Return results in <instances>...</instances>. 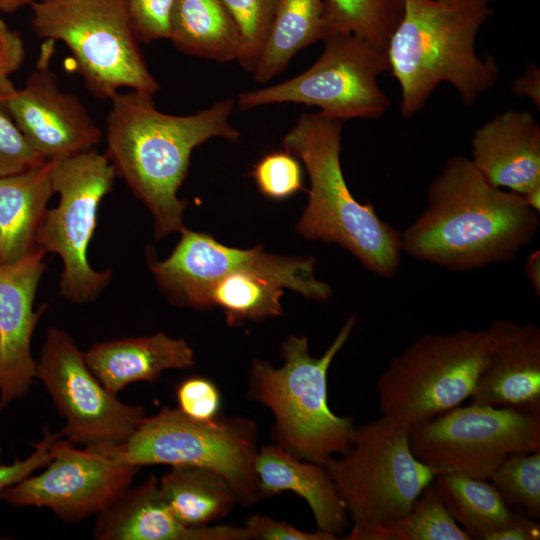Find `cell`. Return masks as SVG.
<instances>
[{"label": "cell", "instance_id": "1", "mask_svg": "<svg viewBox=\"0 0 540 540\" xmlns=\"http://www.w3.org/2000/svg\"><path fill=\"white\" fill-rule=\"evenodd\" d=\"M523 196L491 186L462 155L449 157L427 190V206L400 233L401 250L450 271L513 261L540 218Z\"/></svg>", "mask_w": 540, "mask_h": 540}, {"label": "cell", "instance_id": "2", "mask_svg": "<svg viewBox=\"0 0 540 540\" xmlns=\"http://www.w3.org/2000/svg\"><path fill=\"white\" fill-rule=\"evenodd\" d=\"M152 97L130 90L110 99L105 153L116 176L150 211L154 236L160 240L185 228L183 214L188 203L177 193L192 151L214 137L237 141L240 132L230 122L233 99L181 116L159 111Z\"/></svg>", "mask_w": 540, "mask_h": 540}, {"label": "cell", "instance_id": "3", "mask_svg": "<svg viewBox=\"0 0 540 540\" xmlns=\"http://www.w3.org/2000/svg\"><path fill=\"white\" fill-rule=\"evenodd\" d=\"M496 0H404V11L388 46L390 72L401 90L400 110L410 118L423 109L435 89L450 84L467 106L499 79L491 55L481 58L478 32Z\"/></svg>", "mask_w": 540, "mask_h": 540}, {"label": "cell", "instance_id": "4", "mask_svg": "<svg viewBox=\"0 0 540 540\" xmlns=\"http://www.w3.org/2000/svg\"><path fill=\"white\" fill-rule=\"evenodd\" d=\"M343 121L306 113L283 137L284 149L304 164L310 179L308 203L296 225L304 238L334 243L382 278H393L401 260L400 232L374 206L359 203L343 176Z\"/></svg>", "mask_w": 540, "mask_h": 540}, {"label": "cell", "instance_id": "5", "mask_svg": "<svg viewBox=\"0 0 540 540\" xmlns=\"http://www.w3.org/2000/svg\"><path fill=\"white\" fill-rule=\"evenodd\" d=\"M356 321L354 315L346 320L321 357L310 355L306 337L290 336L281 346L280 368L262 360L252 362L250 392L273 413L278 445L300 459L325 466L353 444L357 427L352 417L330 409L327 379Z\"/></svg>", "mask_w": 540, "mask_h": 540}, {"label": "cell", "instance_id": "6", "mask_svg": "<svg viewBox=\"0 0 540 540\" xmlns=\"http://www.w3.org/2000/svg\"><path fill=\"white\" fill-rule=\"evenodd\" d=\"M31 27L38 38L60 41L91 94L111 99L122 88L154 95L150 72L126 0H35Z\"/></svg>", "mask_w": 540, "mask_h": 540}, {"label": "cell", "instance_id": "7", "mask_svg": "<svg viewBox=\"0 0 540 540\" xmlns=\"http://www.w3.org/2000/svg\"><path fill=\"white\" fill-rule=\"evenodd\" d=\"M485 329L424 334L394 356L379 376V409L410 429L470 399L486 362Z\"/></svg>", "mask_w": 540, "mask_h": 540}, {"label": "cell", "instance_id": "8", "mask_svg": "<svg viewBox=\"0 0 540 540\" xmlns=\"http://www.w3.org/2000/svg\"><path fill=\"white\" fill-rule=\"evenodd\" d=\"M121 461L135 466L191 465L223 476L239 504L249 507L261 497L255 462V423L244 417L217 416L201 421L178 408L163 407L145 416L133 435L110 448Z\"/></svg>", "mask_w": 540, "mask_h": 540}, {"label": "cell", "instance_id": "9", "mask_svg": "<svg viewBox=\"0 0 540 540\" xmlns=\"http://www.w3.org/2000/svg\"><path fill=\"white\" fill-rule=\"evenodd\" d=\"M353 526L408 513L436 471L418 460L410 428L382 415L356 428L352 446L325 465Z\"/></svg>", "mask_w": 540, "mask_h": 540}, {"label": "cell", "instance_id": "10", "mask_svg": "<svg viewBox=\"0 0 540 540\" xmlns=\"http://www.w3.org/2000/svg\"><path fill=\"white\" fill-rule=\"evenodd\" d=\"M115 170L96 148L55 160L56 207L48 208L35 237L36 248L63 262L59 293L75 304L94 301L108 286L112 270H95L87 254L102 199L110 192Z\"/></svg>", "mask_w": 540, "mask_h": 540}, {"label": "cell", "instance_id": "11", "mask_svg": "<svg viewBox=\"0 0 540 540\" xmlns=\"http://www.w3.org/2000/svg\"><path fill=\"white\" fill-rule=\"evenodd\" d=\"M322 40L323 52L312 66L287 81L240 93V109L299 103L341 121L383 116L390 101L378 78L390 70L388 52L350 33Z\"/></svg>", "mask_w": 540, "mask_h": 540}, {"label": "cell", "instance_id": "12", "mask_svg": "<svg viewBox=\"0 0 540 540\" xmlns=\"http://www.w3.org/2000/svg\"><path fill=\"white\" fill-rule=\"evenodd\" d=\"M165 260H158L147 247V263L161 291L181 307L203 309L210 287L235 272H250L317 301L328 300L331 287L316 279L313 257L269 254L261 246L237 249L223 245L207 233L186 228Z\"/></svg>", "mask_w": 540, "mask_h": 540}, {"label": "cell", "instance_id": "13", "mask_svg": "<svg viewBox=\"0 0 540 540\" xmlns=\"http://www.w3.org/2000/svg\"><path fill=\"white\" fill-rule=\"evenodd\" d=\"M410 445L436 474L488 480L510 454L540 449V417L469 403L411 428Z\"/></svg>", "mask_w": 540, "mask_h": 540}, {"label": "cell", "instance_id": "14", "mask_svg": "<svg viewBox=\"0 0 540 540\" xmlns=\"http://www.w3.org/2000/svg\"><path fill=\"white\" fill-rule=\"evenodd\" d=\"M36 379L64 418L62 436L76 445L119 446L146 416L144 407L124 403L105 388L74 338L61 328L51 326L46 331L36 360Z\"/></svg>", "mask_w": 540, "mask_h": 540}, {"label": "cell", "instance_id": "15", "mask_svg": "<svg viewBox=\"0 0 540 540\" xmlns=\"http://www.w3.org/2000/svg\"><path fill=\"white\" fill-rule=\"evenodd\" d=\"M139 467L109 448L84 447L60 436L41 473L6 488L2 499L16 507H42L68 522L98 515L132 484Z\"/></svg>", "mask_w": 540, "mask_h": 540}, {"label": "cell", "instance_id": "16", "mask_svg": "<svg viewBox=\"0 0 540 540\" xmlns=\"http://www.w3.org/2000/svg\"><path fill=\"white\" fill-rule=\"evenodd\" d=\"M54 43L45 40L25 85L2 102L33 148L47 161L93 149L102 139V130L78 97L59 88L49 68Z\"/></svg>", "mask_w": 540, "mask_h": 540}, {"label": "cell", "instance_id": "17", "mask_svg": "<svg viewBox=\"0 0 540 540\" xmlns=\"http://www.w3.org/2000/svg\"><path fill=\"white\" fill-rule=\"evenodd\" d=\"M46 254L36 248L24 258L0 262V407L25 398L36 379L31 339L47 305L34 300L46 269Z\"/></svg>", "mask_w": 540, "mask_h": 540}, {"label": "cell", "instance_id": "18", "mask_svg": "<svg viewBox=\"0 0 540 540\" xmlns=\"http://www.w3.org/2000/svg\"><path fill=\"white\" fill-rule=\"evenodd\" d=\"M489 352L470 403L540 417V330L495 319L485 329Z\"/></svg>", "mask_w": 540, "mask_h": 540}, {"label": "cell", "instance_id": "19", "mask_svg": "<svg viewBox=\"0 0 540 540\" xmlns=\"http://www.w3.org/2000/svg\"><path fill=\"white\" fill-rule=\"evenodd\" d=\"M469 159L493 187L521 196L540 190V126L527 111L498 113L475 130Z\"/></svg>", "mask_w": 540, "mask_h": 540}, {"label": "cell", "instance_id": "20", "mask_svg": "<svg viewBox=\"0 0 540 540\" xmlns=\"http://www.w3.org/2000/svg\"><path fill=\"white\" fill-rule=\"evenodd\" d=\"M96 517L93 537L98 540H249L244 527L181 523L163 500L153 475L130 486Z\"/></svg>", "mask_w": 540, "mask_h": 540}, {"label": "cell", "instance_id": "21", "mask_svg": "<svg viewBox=\"0 0 540 540\" xmlns=\"http://www.w3.org/2000/svg\"><path fill=\"white\" fill-rule=\"evenodd\" d=\"M84 355L91 371L116 395L132 383L154 382L166 370L187 369L194 364L189 344L162 332L98 342Z\"/></svg>", "mask_w": 540, "mask_h": 540}, {"label": "cell", "instance_id": "22", "mask_svg": "<svg viewBox=\"0 0 540 540\" xmlns=\"http://www.w3.org/2000/svg\"><path fill=\"white\" fill-rule=\"evenodd\" d=\"M255 471L262 497L292 491L311 508L318 531L338 538L348 528L349 515L325 466L300 459L277 444L258 450Z\"/></svg>", "mask_w": 540, "mask_h": 540}, {"label": "cell", "instance_id": "23", "mask_svg": "<svg viewBox=\"0 0 540 540\" xmlns=\"http://www.w3.org/2000/svg\"><path fill=\"white\" fill-rule=\"evenodd\" d=\"M55 160L0 177V262H16L36 249L35 237L48 209Z\"/></svg>", "mask_w": 540, "mask_h": 540}, {"label": "cell", "instance_id": "24", "mask_svg": "<svg viewBox=\"0 0 540 540\" xmlns=\"http://www.w3.org/2000/svg\"><path fill=\"white\" fill-rule=\"evenodd\" d=\"M168 39L183 53L219 63L237 61L241 50L222 0H174Z\"/></svg>", "mask_w": 540, "mask_h": 540}, {"label": "cell", "instance_id": "25", "mask_svg": "<svg viewBox=\"0 0 540 540\" xmlns=\"http://www.w3.org/2000/svg\"><path fill=\"white\" fill-rule=\"evenodd\" d=\"M158 482L163 500L186 526L224 518L238 503L226 479L207 468L174 465Z\"/></svg>", "mask_w": 540, "mask_h": 540}, {"label": "cell", "instance_id": "26", "mask_svg": "<svg viewBox=\"0 0 540 540\" xmlns=\"http://www.w3.org/2000/svg\"><path fill=\"white\" fill-rule=\"evenodd\" d=\"M433 483L452 518L470 539L492 540L516 516L487 479L440 472Z\"/></svg>", "mask_w": 540, "mask_h": 540}, {"label": "cell", "instance_id": "27", "mask_svg": "<svg viewBox=\"0 0 540 540\" xmlns=\"http://www.w3.org/2000/svg\"><path fill=\"white\" fill-rule=\"evenodd\" d=\"M324 36L323 0H278L273 21L252 77L266 83L284 71L302 49Z\"/></svg>", "mask_w": 540, "mask_h": 540}, {"label": "cell", "instance_id": "28", "mask_svg": "<svg viewBox=\"0 0 540 540\" xmlns=\"http://www.w3.org/2000/svg\"><path fill=\"white\" fill-rule=\"evenodd\" d=\"M346 540H471L455 522L434 483L428 485L411 510L371 526H353Z\"/></svg>", "mask_w": 540, "mask_h": 540}, {"label": "cell", "instance_id": "29", "mask_svg": "<svg viewBox=\"0 0 540 540\" xmlns=\"http://www.w3.org/2000/svg\"><path fill=\"white\" fill-rule=\"evenodd\" d=\"M282 286L250 272H235L213 284L205 295L203 308L217 306L225 313L229 326L245 320L280 316Z\"/></svg>", "mask_w": 540, "mask_h": 540}, {"label": "cell", "instance_id": "30", "mask_svg": "<svg viewBox=\"0 0 540 540\" xmlns=\"http://www.w3.org/2000/svg\"><path fill=\"white\" fill-rule=\"evenodd\" d=\"M403 11L404 0H323L324 36L350 33L388 52Z\"/></svg>", "mask_w": 540, "mask_h": 540}, {"label": "cell", "instance_id": "31", "mask_svg": "<svg viewBox=\"0 0 540 540\" xmlns=\"http://www.w3.org/2000/svg\"><path fill=\"white\" fill-rule=\"evenodd\" d=\"M488 480L511 509L540 519V449L510 454Z\"/></svg>", "mask_w": 540, "mask_h": 540}, {"label": "cell", "instance_id": "32", "mask_svg": "<svg viewBox=\"0 0 540 540\" xmlns=\"http://www.w3.org/2000/svg\"><path fill=\"white\" fill-rule=\"evenodd\" d=\"M241 40L237 62L252 73L262 53L278 0H222Z\"/></svg>", "mask_w": 540, "mask_h": 540}, {"label": "cell", "instance_id": "33", "mask_svg": "<svg viewBox=\"0 0 540 540\" xmlns=\"http://www.w3.org/2000/svg\"><path fill=\"white\" fill-rule=\"evenodd\" d=\"M251 175L258 190L270 199H286L303 189L301 164L286 150L264 155L254 165Z\"/></svg>", "mask_w": 540, "mask_h": 540}, {"label": "cell", "instance_id": "34", "mask_svg": "<svg viewBox=\"0 0 540 540\" xmlns=\"http://www.w3.org/2000/svg\"><path fill=\"white\" fill-rule=\"evenodd\" d=\"M46 161L33 148L0 101V177L32 169Z\"/></svg>", "mask_w": 540, "mask_h": 540}, {"label": "cell", "instance_id": "35", "mask_svg": "<svg viewBox=\"0 0 540 540\" xmlns=\"http://www.w3.org/2000/svg\"><path fill=\"white\" fill-rule=\"evenodd\" d=\"M178 409L195 420H211L219 415L221 396L209 379L194 376L182 381L176 388Z\"/></svg>", "mask_w": 540, "mask_h": 540}, {"label": "cell", "instance_id": "36", "mask_svg": "<svg viewBox=\"0 0 540 540\" xmlns=\"http://www.w3.org/2000/svg\"><path fill=\"white\" fill-rule=\"evenodd\" d=\"M139 42L148 44L169 38V21L174 0H126Z\"/></svg>", "mask_w": 540, "mask_h": 540}, {"label": "cell", "instance_id": "37", "mask_svg": "<svg viewBox=\"0 0 540 540\" xmlns=\"http://www.w3.org/2000/svg\"><path fill=\"white\" fill-rule=\"evenodd\" d=\"M62 436L61 432H53L44 428L42 438L34 444V450L23 459H16L10 464L0 465V500L2 492L21 481L35 471L44 468L52 458V446Z\"/></svg>", "mask_w": 540, "mask_h": 540}, {"label": "cell", "instance_id": "38", "mask_svg": "<svg viewBox=\"0 0 540 540\" xmlns=\"http://www.w3.org/2000/svg\"><path fill=\"white\" fill-rule=\"evenodd\" d=\"M25 59L22 36L0 18V101L16 89L9 76L20 69Z\"/></svg>", "mask_w": 540, "mask_h": 540}, {"label": "cell", "instance_id": "39", "mask_svg": "<svg viewBox=\"0 0 540 540\" xmlns=\"http://www.w3.org/2000/svg\"><path fill=\"white\" fill-rule=\"evenodd\" d=\"M249 539L260 540H335L336 537L321 531H301L287 522L265 515H252L246 522Z\"/></svg>", "mask_w": 540, "mask_h": 540}, {"label": "cell", "instance_id": "40", "mask_svg": "<svg viewBox=\"0 0 540 540\" xmlns=\"http://www.w3.org/2000/svg\"><path fill=\"white\" fill-rule=\"evenodd\" d=\"M539 520L516 513L514 520L502 531L493 536L492 540H539Z\"/></svg>", "mask_w": 540, "mask_h": 540}, {"label": "cell", "instance_id": "41", "mask_svg": "<svg viewBox=\"0 0 540 540\" xmlns=\"http://www.w3.org/2000/svg\"><path fill=\"white\" fill-rule=\"evenodd\" d=\"M511 92L518 97H528L539 109L540 69L535 65H529L525 71L513 81Z\"/></svg>", "mask_w": 540, "mask_h": 540}, {"label": "cell", "instance_id": "42", "mask_svg": "<svg viewBox=\"0 0 540 540\" xmlns=\"http://www.w3.org/2000/svg\"><path fill=\"white\" fill-rule=\"evenodd\" d=\"M524 272L529 280L534 293L537 297L540 296V250L532 251L524 264Z\"/></svg>", "mask_w": 540, "mask_h": 540}, {"label": "cell", "instance_id": "43", "mask_svg": "<svg viewBox=\"0 0 540 540\" xmlns=\"http://www.w3.org/2000/svg\"><path fill=\"white\" fill-rule=\"evenodd\" d=\"M35 0H0V11L10 14L30 6Z\"/></svg>", "mask_w": 540, "mask_h": 540}, {"label": "cell", "instance_id": "44", "mask_svg": "<svg viewBox=\"0 0 540 540\" xmlns=\"http://www.w3.org/2000/svg\"><path fill=\"white\" fill-rule=\"evenodd\" d=\"M2 411H3V410H2L1 407H0V414H1Z\"/></svg>", "mask_w": 540, "mask_h": 540}, {"label": "cell", "instance_id": "45", "mask_svg": "<svg viewBox=\"0 0 540 540\" xmlns=\"http://www.w3.org/2000/svg\"><path fill=\"white\" fill-rule=\"evenodd\" d=\"M0 539H2L1 535H0Z\"/></svg>", "mask_w": 540, "mask_h": 540}]
</instances>
